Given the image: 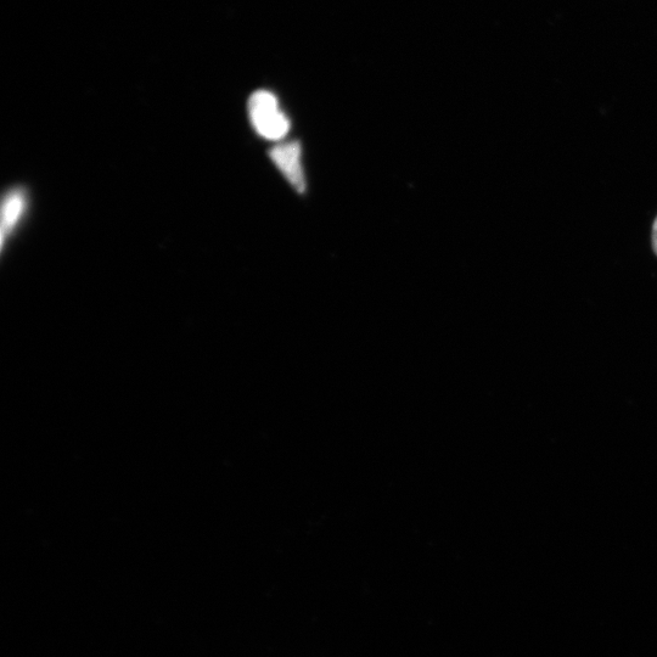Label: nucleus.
Returning <instances> with one entry per match:
<instances>
[{
	"label": "nucleus",
	"mask_w": 657,
	"mask_h": 657,
	"mask_svg": "<svg viewBox=\"0 0 657 657\" xmlns=\"http://www.w3.org/2000/svg\"><path fill=\"white\" fill-rule=\"evenodd\" d=\"M653 247L655 254L657 255V217L654 222V227H653Z\"/></svg>",
	"instance_id": "4"
},
{
	"label": "nucleus",
	"mask_w": 657,
	"mask_h": 657,
	"mask_svg": "<svg viewBox=\"0 0 657 657\" xmlns=\"http://www.w3.org/2000/svg\"><path fill=\"white\" fill-rule=\"evenodd\" d=\"M249 115L252 126L261 137L280 140L290 131L288 116L279 108L278 99L267 91H258L249 100Z\"/></svg>",
	"instance_id": "1"
},
{
	"label": "nucleus",
	"mask_w": 657,
	"mask_h": 657,
	"mask_svg": "<svg viewBox=\"0 0 657 657\" xmlns=\"http://www.w3.org/2000/svg\"><path fill=\"white\" fill-rule=\"evenodd\" d=\"M271 159L279 171L284 174L289 183L297 192L303 193L306 189L305 174L301 164V145L299 142H290L274 146L271 150Z\"/></svg>",
	"instance_id": "2"
},
{
	"label": "nucleus",
	"mask_w": 657,
	"mask_h": 657,
	"mask_svg": "<svg viewBox=\"0 0 657 657\" xmlns=\"http://www.w3.org/2000/svg\"><path fill=\"white\" fill-rule=\"evenodd\" d=\"M27 199L24 190L14 189L5 195L2 205V247L5 241L13 234L26 211Z\"/></svg>",
	"instance_id": "3"
}]
</instances>
